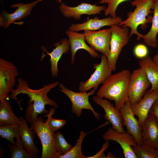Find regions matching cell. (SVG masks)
Here are the masks:
<instances>
[{"mask_svg":"<svg viewBox=\"0 0 158 158\" xmlns=\"http://www.w3.org/2000/svg\"><path fill=\"white\" fill-rule=\"evenodd\" d=\"M149 113L154 115L158 122V98L154 102L150 111Z\"/></svg>","mask_w":158,"mask_h":158,"instance_id":"836d02e7","label":"cell"},{"mask_svg":"<svg viewBox=\"0 0 158 158\" xmlns=\"http://www.w3.org/2000/svg\"><path fill=\"white\" fill-rule=\"evenodd\" d=\"M92 99L103 109L105 113L104 118L111 123L113 128L119 132H126L123 128L122 117L119 109L106 99L96 95L93 96Z\"/></svg>","mask_w":158,"mask_h":158,"instance_id":"5bb4252c","label":"cell"},{"mask_svg":"<svg viewBox=\"0 0 158 158\" xmlns=\"http://www.w3.org/2000/svg\"><path fill=\"white\" fill-rule=\"evenodd\" d=\"M56 111L55 108L53 107L50 109L49 112L44 116L47 117L46 120L51 130L53 133L61 128L66 123V121L63 119H56L52 117Z\"/></svg>","mask_w":158,"mask_h":158,"instance_id":"f546056e","label":"cell"},{"mask_svg":"<svg viewBox=\"0 0 158 158\" xmlns=\"http://www.w3.org/2000/svg\"><path fill=\"white\" fill-rule=\"evenodd\" d=\"M155 0H133L130 3L132 6L135 8L133 11L128 13L127 18L118 25L121 27H128L130 29L129 38L133 35L137 36L138 40L142 38L143 35L139 33L137 30L138 27L141 25L142 29L147 27V24L152 22V18H147L152 17L149 14L153 11L154 3Z\"/></svg>","mask_w":158,"mask_h":158,"instance_id":"3957f363","label":"cell"},{"mask_svg":"<svg viewBox=\"0 0 158 158\" xmlns=\"http://www.w3.org/2000/svg\"><path fill=\"white\" fill-rule=\"evenodd\" d=\"M142 143L156 149L158 147V122L155 116L149 113L142 126Z\"/></svg>","mask_w":158,"mask_h":158,"instance_id":"d6986e66","label":"cell"},{"mask_svg":"<svg viewBox=\"0 0 158 158\" xmlns=\"http://www.w3.org/2000/svg\"><path fill=\"white\" fill-rule=\"evenodd\" d=\"M59 91L65 94L70 100L73 113L79 117L82 114L83 109L90 110L96 118L100 119V114L95 110L89 100V96L94 95L98 88H94L88 93L86 91L79 92L68 89L62 83H59Z\"/></svg>","mask_w":158,"mask_h":158,"instance_id":"8992f818","label":"cell"},{"mask_svg":"<svg viewBox=\"0 0 158 158\" xmlns=\"http://www.w3.org/2000/svg\"><path fill=\"white\" fill-rule=\"evenodd\" d=\"M111 35L110 51L107 58L109 66L113 71L116 68L118 59L123 48L128 43L129 40V28L121 27L118 25L111 27Z\"/></svg>","mask_w":158,"mask_h":158,"instance_id":"5b68a950","label":"cell"},{"mask_svg":"<svg viewBox=\"0 0 158 158\" xmlns=\"http://www.w3.org/2000/svg\"><path fill=\"white\" fill-rule=\"evenodd\" d=\"M158 98V90L152 91L147 90L140 101L137 103L130 104L133 112L135 116L138 117L142 129V125L149 113L152 105Z\"/></svg>","mask_w":158,"mask_h":158,"instance_id":"2e32d148","label":"cell"},{"mask_svg":"<svg viewBox=\"0 0 158 158\" xmlns=\"http://www.w3.org/2000/svg\"><path fill=\"white\" fill-rule=\"evenodd\" d=\"M105 158H116V157L113 155L111 152H109L107 154V156H105Z\"/></svg>","mask_w":158,"mask_h":158,"instance_id":"d590c367","label":"cell"},{"mask_svg":"<svg viewBox=\"0 0 158 158\" xmlns=\"http://www.w3.org/2000/svg\"><path fill=\"white\" fill-rule=\"evenodd\" d=\"M16 141L10 145L8 144L10 149V157L11 158H36L38 156L30 154L24 147L20 136L16 138Z\"/></svg>","mask_w":158,"mask_h":158,"instance_id":"d4e9b609","label":"cell"},{"mask_svg":"<svg viewBox=\"0 0 158 158\" xmlns=\"http://www.w3.org/2000/svg\"><path fill=\"white\" fill-rule=\"evenodd\" d=\"M151 28L145 35H143L142 38L144 42L148 46L155 48L158 45L157 36L158 34V0H155L154 3Z\"/></svg>","mask_w":158,"mask_h":158,"instance_id":"603a6c76","label":"cell"},{"mask_svg":"<svg viewBox=\"0 0 158 158\" xmlns=\"http://www.w3.org/2000/svg\"><path fill=\"white\" fill-rule=\"evenodd\" d=\"M152 59L154 63L158 67V52L154 56Z\"/></svg>","mask_w":158,"mask_h":158,"instance_id":"e575fe53","label":"cell"},{"mask_svg":"<svg viewBox=\"0 0 158 158\" xmlns=\"http://www.w3.org/2000/svg\"><path fill=\"white\" fill-rule=\"evenodd\" d=\"M0 101V124H9L20 125V118L14 114L12 107L7 99Z\"/></svg>","mask_w":158,"mask_h":158,"instance_id":"cb8c5ba5","label":"cell"},{"mask_svg":"<svg viewBox=\"0 0 158 158\" xmlns=\"http://www.w3.org/2000/svg\"><path fill=\"white\" fill-rule=\"evenodd\" d=\"M119 110L122 116L123 125L126 126L127 131L133 137L137 145L142 144V129L133 112L129 100Z\"/></svg>","mask_w":158,"mask_h":158,"instance_id":"e0dca14e","label":"cell"},{"mask_svg":"<svg viewBox=\"0 0 158 158\" xmlns=\"http://www.w3.org/2000/svg\"><path fill=\"white\" fill-rule=\"evenodd\" d=\"M84 33L86 42L92 49L108 56L111 35V27L98 31H85Z\"/></svg>","mask_w":158,"mask_h":158,"instance_id":"30bf717a","label":"cell"},{"mask_svg":"<svg viewBox=\"0 0 158 158\" xmlns=\"http://www.w3.org/2000/svg\"><path fill=\"white\" fill-rule=\"evenodd\" d=\"M128 0H100V4H107V6L104 11L106 16L110 15L115 17L117 16L116 11L118 5L122 2Z\"/></svg>","mask_w":158,"mask_h":158,"instance_id":"4dcf8cb0","label":"cell"},{"mask_svg":"<svg viewBox=\"0 0 158 158\" xmlns=\"http://www.w3.org/2000/svg\"><path fill=\"white\" fill-rule=\"evenodd\" d=\"M87 134L83 131H81L79 138L74 146L66 154L59 155L58 158H86V157L82 153L81 146L83 139Z\"/></svg>","mask_w":158,"mask_h":158,"instance_id":"f1b7e54d","label":"cell"},{"mask_svg":"<svg viewBox=\"0 0 158 158\" xmlns=\"http://www.w3.org/2000/svg\"><path fill=\"white\" fill-rule=\"evenodd\" d=\"M139 66L144 71L151 85L150 89L152 91L158 90V67L154 63L150 56L140 59Z\"/></svg>","mask_w":158,"mask_h":158,"instance_id":"7402d4cb","label":"cell"},{"mask_svg":"<svg viewBox=\"0 0 158 158\" xmlns=\"http://www.w3.org/2000/svg\"><path fill=\"white\" fill-rule=\"evenodd\" d=\"M49 1V0H48ZM56 1H57L58 3H62V0H55Z\"/></svg>","mask_w":158,"mask_h":158,"instance_id":"8d00e7d4","label":"cell"},{"mask_svg":"<svg viewBox=\"0 0 158 158\" xmlns=\"http://www.w3.org/2000/svg\"><path fill=\"white\" fill-rule=\"evenodd\" d=\"M88 18L81 23L71 24L68 30L76 32L81 30L96 31L105 26L111 27L114 25H118L123 20L121 17L117 16L115 17L110 16L102 19H99L97 16L93 18L90 19Z\"/></svg>","mask_w":158,"mask_h":158,"instance_id":"9a60e30c","label":"cell"},{"mask_svg":"<svg viewBox=\"0 0 158 158\" xmlns=\"http://www.w3.org/2000/svg\"><path fill=\"white\" fill-rule=\"evenodd\" d=\"M150 85L142 68L140 67L134 70L130 74L128 89L130 104H134L140 101Z\"/></svg>","mask_w":158,"mask_h":158,"instance_id":"52a82bcc","label":"cell"},{"mask_svg":"<svg viewBox=\"0 0 158 158\" xmlns=\"http://www.w3.org/2000/svg\"><path fill=\"white\" fill-rule=\"evenodd\" d=\"M101 61L99 63L94 64L95 70L90 77L85 82H80L78 90L83 92L103 84L112 74V70L109 68L107 56L102 54L100 56Z\"/></svg>","mask_w":158,"mask_h":158,"instance_id":"ba28073f","label":"cell"},{"mask_svg":"<svg viewBox=\"0 0 158 158\" xmlns=\"http://www.w3.org/2000/svg\"><path fill=\"white\" fill-rule=\"evenodd\" d=\"M134 53L136 57L141 59L148 56V51L145 45L143 44H139L135 47Z\"/></svg>","mask_w":158,"mask_h":158,"instance_id":"1f68e13d","label":"cell"},{"mask_svg":"<svg viewBox=\"0 0 158 158\" xmlns=\"http://www.w3.org/2000/svg\"><path fill=\"white\" fill-rule=\"evenodd\" d=\"M53 46L54 48L50 52H48L44 47H42L41 49L47 54L46 55L50 57L51 71L52 77L54 78L58 76L59 61L63 54L67 53L70 48V45L68 40L63 38L54 43Z\"/></svg>","mask_w":158,"mask_h":158,"instance_id":"ffe728a7","label":"cell"},{"mask_svg":"<svg viewBox=\"0 0 158 158\" xmlns=\"http://www.w3.org/2000/svg\"><path fill=\"white\" fill-rule=\"evenodd\" d=\"M0 125V136L6 139L11 143H14V138L20 136V125L9 124Z\"/></svg>","mask_w":158,"mask_h":158,"instance_id":"484cf974","label":"cell"},{"mask_svg":"<svg viewBox=\"0 0 158 158\" xmlns=\"http://www.w3.org/2000/svg\"><path fill=\"white\" fill-rule=\"evenodd\" d=\"M54 149L60 155L66 154L73 147L71 144L66 141L61 132L54 133Z\"/></svg>","mask_w":158,"mask_h":158,"instance_id":"83f0119b","label":"cell"},{"mask_svg":"<svg viewBox=\"0 0 158 158\" xmlns=\"http://www.w3.org/2000/svg\"><path fill=\"white\" fill-rule=\"evenodd\" d=\"M18 74L16 67L11 62L0 59V100L7 99L12 92Z\"/></svg>","mask_w":158,"mask_h":158,"instance_id":"9c48e42d","label":"cell"},{"mask_svg":"<svg viewBox=\"0 0 158 158\" xmlns=\"http://www.w3.org/2000/svg\"><path fill=\"white\" fill-rule=\"evenodd\" d=\"M102 136L104 140H112L119 144L125 158H137L132 147L136 145L137 143L133 137L127 131L120 133L109 128Z\"/></svg>","mask_w":158,"mask_h":158,"instance_id":"8fae6325","label":"cell"},{"mask_svg":"<svg viewBox=\"0 0 158 158\" xmlns=\"http://www.w3.org/2000/svg\"><path fill=\"white\" fill-rule=\"evenodd\" d=\"M20 137L24 148L32 155L38 156L40 150L35 145L34 140L35 133L29 128L27 121L23 117H20Z\"/></svg>","mask_w":158,"mask_h":158,"instance_id":"44dd1931","label":"cell"},{"mask_svg":"<svg viewBox=\"0 0 158 158\" xmlns=\"http://www.w3.org/2000/svg\"><path fill=\"white\" fill-rule=\"evenodd\" d=\"M131 73L127 69L111 74L98 90L96 95L115 102L120 109L129 100L128 89Z\"/></svg>","mask_w":158,"mask_h":158,"instance_id":"7a4b0ae2","label":"cell"},{"mask_svg":"<svg viewBox=\"0 0 158 158\" xmlns=\"http://www.w3.org/2000/svg\"><path fill=\"white\" fill-rule=\"evenodd\" d=\"M18 85L13 89L11 94L8 97L16 100L21 109H22L17 96L19 94L26 95L29 98L28 102V106L25 109V117L27 121L30 123L38 117L39 114H47L49 111L45 109V106L48 105L58 108V106L55 102L49 98L48 93L59 83L58 81L44 85L43 87L37 90L31 89L27 82L21 78L18 79Z\"/></svg>","mask_w":158,"mask_h":158,"instance_id":"6da1fadb","label":"cell"},{"mask_svg":"<svg viewBox=\"0 0 158 158\" xmlns=\"http://www.w3.org/2000/svg\"><path fill=\"white\" fill-rule=\"evenodd\" d=\"M137 158H158L156 149L145 144L132 146Z\"/></svg>","mask_w":158,"mask_h":158,"instance_id":"4316f807","label":"cell"},{"mask_svg":"<svg viewBox=\"0 0 158 158\" xmlns=\"http://www.w3.org/2000/svg\"><path fill=\"white\" fill-rule=\"evenodd\" d=\"M44 0H37L30 3L14 4L11 6L13 8H17L14 12L9 13L6 11H3L0 13V25L1 27L7 28L10 24L16 20H20L22 18L29 16L32 9L38 3Z\"/></svg>","mask_w":158,"mask_h":158,"instance_id":"4fadbf2b","label":"cell"},{"mask_svg":"<svg viewBox=\"0 0 158 158\" xmlns=\"http://www.w3.org/2000/svg\"><path fill=\"white\" fill-rule=\"evenodd\" d=\"M109 142V140L106 141L103 144L101 149L98 152L92 156L86 157V158H105V156L104 154V152L108 148Z\"/></svg>","mask_w":158,"mask_h":158,"instance_id":"d6a6232c","label":"cell"},{"mask_svg":"<svg viewBox=\"0 0 158 158\" xmlns=\"http://www.w3.org/2000/svg\"><path fill=\"white\" fill-rule=\"evenodd\" d=\"M106 8L105 6H97L96 4H91L86 3H82L76 6L71 7L62 2L59 6L60 11L64 17L73 18L76 20H80L83 15L100 14Z\"/></svg>","mask_w":158,"mask_h":158,"instance_id":"7c38bea8","label":"cell"},{"mask_svg":"<svg viewBox=\"0 0 158 158\" xmlns=\"http://www.w3.org/2000/svg\"><path fill=\"white\" fill-rule=\"evenodd\" d=\"M39 116L30 123V128L40 140L42 145L41 158H57L60 155L54 147V134L46 121Z\"/></svg>","mask_w":158,"mask_h":158,"instance_id":"277c9868","label":"cell"},{"mask_svg":"<svg viewBox=\"0 0 158 158\" xmlns=\"http://www.w3.org/2000/svg\"><path fill=\"white\" fill-rule=\"evenodd\" d=\"M66 33L68 37L70 45L71 64L74 63L76 53L80 49L86 51L93 58H97L99 57L98 53L86 43L84 33H80L78 32L71 31L68 30H66Z\"/></svg>","mask_w":158,"mask_h":158,"instance_id":"ac0fdd59","label":"cell"},{"mask_svg":"<svg viewBox=\"0 0 158 158\" xmlns=\"http://www.w3.org/2000/svg\"><path fill=\"white\" fill-rule=\"evenodd\" d=\"M156 149V151H157V153L158 156V147H157Z\"/></svg>","mask_w":158,"mask_h":158,"instance_id":"74e56055","label":"cell"}]
</instances>
